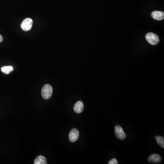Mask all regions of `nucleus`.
Instances as JSON below:
<instances>
[{
	"label": "nucleus",
	"mask_w": 164,
	"mask_h": 164,
	"mask_svg": "<svg viewBox=\"0 0 164 164\" xmlns=\"http://www.w3.org/2000/svg\"><path fill=\"white\" fill-rule=\"evenodd\" d=\"M53 88L50 84H46L42 89V95L45 99H49L53 94Z\"/></svg>",
	"instance_id": "f257e3e1"
},
{
	"label": "nucleus",
	"mask_w": 164,
	"mask_h": 164,
	"mask_svg": "<svg viewBox=\"0 0 164 164\" xmlns=\"http://www.w3.org/2000/svg\"><path fill=\"white\" fill-rule=\"evenodd\" d=\"M146 39L149 44L152 45H157L159 42V37L156 34L152 32H149L146 36Z\"/></svg>",
	"instance_id": "f03ea898"
},
{
	"label": "nucleus",
	"mask_w": 164,
	"mask_h": 164,
	"mask_svg": "<svg viewBox=\"0 0 164 164\" xmlns=\"http://www.w3.org/2000/svg\"><path fill=\"white\" fill-rule=\"evenodd\" d=\"M33 24V21L30 18H27L24 19L21 24V28L24 31H28L31 30Z\"/></svg>",
	"instance_id": "7ed1b4c3"
},
{
	"label": "nucleus",
	"mask_w": 164,
	"mask_h": 164,
	"mask_svg": "<svg viewBox=\"0 0 164 164\" xmlns=\"http://www.w3.org/2000/svg\"><path fill=\"white\" fill-rule=\"evenodd\" d=\"M115 132L116 136L119 139L123 140L126 138V134L124 132L123 128L120 125H116L115 127Z\"/></svg>",
	"instance_id": "20e7f679"
},
{
	"label": "nucleus",
	"mask_w": 164,
	"mask_h": 164,
	"mask_svg": "<svg viewBox=\"0 0 164 164\" xmlns=\"http://www.w3.org/2000/svg\"><path fill=\"white\" fill-rule=\"evenodd\" d=\"M80 136V132L77 129H73L69 132V139L71 142L76 141L79 139Z\"/></svg>",
	"instance_id": "39448f33"
},
{
	"label": "nucleus",
	"mask_w": 164,
	"mask_h": 164,
	"mask_svg": "<svg viewBox=\"0 0 164 164\" xmlns=\"http://www.w3.org/2000/svg\"><path fill=\"white\" fill-rule=\"evenodd\" d=\"M148 161L154 164L160 163L162 161V157L159 154H152L148 158Z\"/></svg>",
	"instance_id": "423d86ee"
},
{
	"label": "nucleus",
	"mask_w": 164,
	"mask_h": 164,
	"mask_svg": "<svg viewBox=\"0 0 164 164\" xmlns=\"http://www.w3.org/2000/svg\"><path fill=\"white\" fill-rule=\"evenodd\" d=\"M151 17L155 20L161 21L164 18V13L162 11H154L151 13Z\"/></svg>",
	"instance_id": "0eeeda50"
},
{
	"label": "nucleus",
	"mask_w": 164,
	"mask_h": 164,
	"mask_svg": "<svg viewBox=\"0 0 164 164\" xmlns=\"http://www.w3.org/2000/svg\"><path fill=\"white\" fill-rule=\"evenodd\" d=\"M84 108V103L81 101H77V102L75 104L73 109L74 111L77 114H80L83 112Z\"/></svg>",
	"instance_id": "6e6552de"
},
{
	"label": "nucleus",
	"mask_w": 164,
	"mask_h": 164,
	"mask_svg": "<svg viewBox=\"0 0 164 164\" xmlns=\"http://www.w3.org/2000/svg\"><path fill=\"white\" fill-rule=\"evenodd\" d=\"M35 164H47L46 159L44 156H38L34 160Z\"/></svg>",
	"instance_id": "1a4fd4ad"
},
{
	"label": "nucleus",
	"mask_w": 164,
	"mask_h": 164,
	"mask_svg": "<svg viewBox=\"0 0 164 164\" xmlns=\"http://www.w3.org/2000/svg\"><path fill=\"white\" fill-rule=\"evenodd\" d=\"M13 70V68L11 66H4L1 68V71L6 75H8Z\"/></svg>",
	"instance_id": "9d476101"
},
{
	"label": "nucleus",
	"mask_w": 164,
	"mask_h": 164,
	"mask_svg": "<svg viewBox=\"0 0 164 164\" xmlns=\"http://www.w3.org/2000/svg\"><path fill=\"white\" fill-rule=\"evenodd\" d=\"M156 140L157 141V144H159L160 146L164 148V138L162 136H156Z\"/></svg>",
	"instance_id": "9b49d317"
},
{
	"label": "nucleus",
	"mask_w": 164,
	"mask_h": 164,
	"mask_svg": "<svg viewBox=\"0 0 164 164\" xmlns=\"http://www.w3.org/2000/svg\"><path fill=\"white\" fill-rule=\"evenodd\" d=\"M118 163V161L115 158L112 159L111 160H109L108 162V164H117Z\"/></svg>",
	"instance_id": "f8f14e48"
},
{
	"label": "nucleus",
	"mask_w": 164,
	"mask_h": 164,
	"mask_svg": "<svg viewBox=\"0 0 164 164\" xmlns=\"http://www.w3.org/2000/svg\"><path fill=\"white\" fill-rule=\"evenodd\" d=\"M3 38L1 35H0V42H2V41H3Z\"/></svg>",
	"instance_id": "ddd939ff"
}]
</instances>
